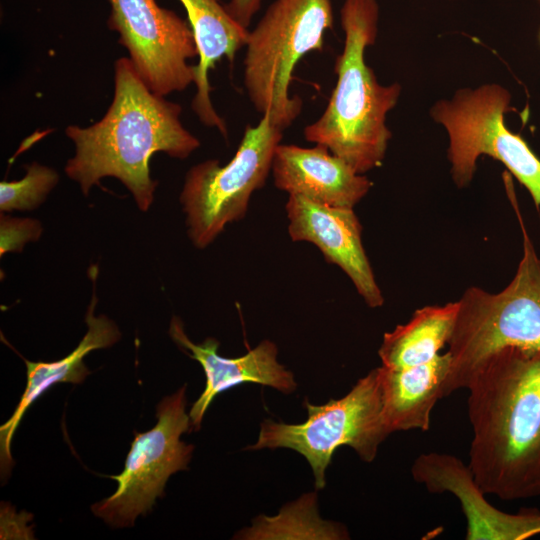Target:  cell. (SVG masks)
<instances>
[{"label": "cell", "mask_w": 540, "mask_h": 540, "mask_svg": "<svg viewBox=\"0 0 540 540\" xmlns=\"http://www.w3.org/2000/svg\"><path fill=\"white\" fill-rule=\"evenodd\" d=\"M378 18L376 0L344 1V48L334 65L337 82L324 112L303 131L308 142L327 147L358 174L382 164L391 138L386 115L401 91L398 83L381 85L365 63V49L377 37Z\"/></svg>", "instance_id": "cell-3"}, {"label": "cell", "mask_w": 540, "mask_h": 540, "mask_svg": "<svg viewBox=\"0 0 540 540\" xmlns=\"http://www.w3.org/2000/svg\"><path fill=\"white\" fill-rule=\"evenodd\" d=\"M41 232L42 227L37 220L12 218L1 214V256L8 251H22L24 244L38 240Z\"/></svg>", "instance_id": "cell-21"}, {"label": "cell", "mask_w": 540, "mask_h": 540, "mask_svg": "<svg viewBox=\"0 0 540 540\" xmlns=\"http://www.w3.org/2000/svg\"><path fill=\"white\" fill-rule=\"evenodd\" d=\"M523 234V256L512 281L492 294L469 287L460 300L448 342L451 363L443 395L466 388L475 368L505 347L540 350V259L514 203Z\"/></svg>", "instance_id": "cell-4"}, {"label": "cell", "mask_w": 540, "mask_h": 540, "mask_svg": "<svg viewBox=\"0 0 540 540\" xmlns=\"http://www.w3.org/2000/svg\"><path fill=\"white\" fill-rule=\"evenodd\" d=\"M182 107L152 92L129 57L114 66V95L104 116L88 127L69 125L66 136L75 145L65 174L88 195L104 177H114L131 192L140 210L147 211L157 181L150 176L153 154L164 152L186 159L200 141L182 124Z\"/></svg>", "instance_id": "cell-2"}, {"label": "cell", "mask_w": 540, "mask_h": 540, "mask_svg": "<svg viewBox=\"0 0 540 540\" xmlns=\"http://www.w3.org/2000/svg\"><path fill=\"white\" fill-rule=\"evenodd\" d=\"M261 3L262 0H229L225 8L236 22L248 29Z\"/></svg>", "instance_id": "cell-22"}, {"label": "cell", "mask_w": 540, "mask_h": 540, "mask_svg": "<svg viewBox=\"0 0 540 540\" xmlns=\"http://www.w3.org/2000/svg\"><path fill=\"white\" fill-rule=\"evenodd\" d=\"M333 24L331 0H275L249 31L244 87L256 111L281 130L302 110V99L289 94L295 67L306 54L323 50Z\"/></svg>", "instance_id": "cell-5"}, {"label": "cell", "mask_w": 540, "mask_h": 540, "mask_svg": "<svg viewBox=\"0 0 540 540\" xmlns=\"http://www.w3.org/2000/svg\"><path fill=\"white\" fill-rule=\"evenodd\" d=\"M169 334L172 340L198 361L206 376V387L189 412L192 431L200 429L203 417L214 398L243 383H257L272 387L282 393L295 391L294 374L278 361V348L270 340H263L255 348L238 358L218 355L219 342L207 338L200 344L193 343L186 335L180 318L174 316Z\"/></svg>", "instance_id": "cell-13"}, {"label": "cell", "mask_w": 540, "mask_h": 540, "mask_svg": "<svg viewBox=\"0 0 540 540\" xmlns=\"http://www.w3.org/2000/svg\"><path fill=\"white\" fill-rule=\"evenodd\" d=\"M271 172L277 189L330 207L353 208L373 185L318 144L306 148L280 143Z\"/></svg>", "instance_id": "cell-14"}, {"label": "cell", "mask_w": 540, "mask_h": 540, "mask_svg": "<svg viewBox=\"0 0 540 540\" xmlns=\"http://www.w3.org/2000/svg\"><path fill=\"white\" fill-rule=\"evenodd\" d=\"M292 241L314 244L328 263L341 268L358 294L371 308L381 307L384 297L363 248L362 226L353 208L322 205L288 195L285 204Z\"/></svg>", "instance_id": "cell-11"}, {"label": "cell", "mask_w": 540, "mask_h": 540, "mask_svg": "<svg viewBox=\"0 0 540 540\" xmlns=\"http://www.w3.org/2000/svg\"><path fill=\"white\" fill-rule=\"evenodd\" d=\"M458 310V301L417 309L406 324L383 335L378 350L382 365L404 368L433 360L448 344Z\"/></svg>", "instance_id": "cell-18"}, {"label": "cell", "mask_w": 540, "mask_h": 540, "mask_svg": "<svg viewBox=\"0 0 540 540\" xmlns=\"http://www.w3.org/2000/svg\"><path fill=\"white\" fill-rule=\"evenodd\" d=\"M306 421L287 424L266 419L257 442L246 449L288 448L305 457L312 468L315 487L326 485V469L334 452L351 447L365 462H372L380 444L391 434L384 416L378 368L371 370L342 398L323 405L305 401Z\"/></svg>", "instance_id": "cell-6"}, {"label": "cell", "mask_w": 540, "mask_h": 540, "mask_svg": "<svg viewBox=\"0 0 540 540\" xmlns=\"http://www.w3.org/2000/svg\"><path fill=\"white\" fill-rule=\"evenodd\" d=\"M25 169L26 174L22 179L0 182L1 212L37 208L59 181L54 169L38 162L26 165Z\"/></svg>", "instance_id": "cell-20"}, {"label": "cell", "mask_w": 540, "mask_h": 540, "mask_svg": "<svg viewBox=\"0 0 540 540\" xmlns=\"http://www.w3.org/2000/svg\"><path fill=\"white\" fill-rule=\"evenodd\" d=\"M89 276L93 280L94 291L85 316L88 330L78 346L66 357L53 362H32L24 359L27 367L25 390L12 416L0 427L2 475L8 474L12 468V438L30 405L57 383H82L91 373L84 364V357L92 350L112 346L121 337L117 325L111 319L104 315H94L97 302L95 294L96 266L90 268Z\"/></svg>", "instance_id": "cell-15"}, {"label": "cell", "mask_w": 540, "mask_h": 540, "mask_svg": "<svg viewBox=\"0 0 540 540\" xmlns=\"http://www.w3.org/2000/svg\"><path fill=\"white\" fill-rule=\"evenodd\" d=\"M179 1L186 10L198 52L192 109L203 125L217 128L226 138V123L210 98L208 72L224 57L231 62L234 60L236 53L245 47L249 30L236 22L219 0Z\"/></svg>", "instance_id": "cell-16"}, {"label": "cell", "mask_w": 540, "mask_h": 540, "mask_svg": "<svg viewBox=\"0 0 540 540\" xmlns=\"http://www.w3.org/2000/svg\"><path fill=\"white\" fill-rule=\"evenodd\" d=\"M411 474L429 492H448L458 499L467 522V540H524L540 534V511L499 510L487 501L468 465L456 456L420 454L412 464Z\"/></svg>", "instance_id": "cell-12"}, {"label": "cell", "mask_w": 540, "mask_h": 540, "mask_svg": "<svg viewBox=\"0 0 540 540\" xmlns=\"http://www.w3.org/2000/svg\"><path fill=\"white\" fill-rule=\"evenodd\" d=\"M247 125L239 147L225 165L210 159L186 174L180 194L187 234L198 249L206 248L226 225L246 216L252 194L262 188L272 169L283 130L268 115Z\"/></svg>", "instance_id": "cell-7"}, {"label": "cell", "mask_w": 540, "mask_h": 540, "mask_svg": "<svg viewBox=\"0 0 540 540\" xmlns=\"http://www.w3.org/2000/svg\"><path fill=\"white\" fill-rule=\"evenodd\" d=\"M510 99L497 84L462 89L451 100L438 101L431 116L448 132V159L458 187L472 180L477 158L486 154L502 162L540 207V159L520 135L506 128Z\"/></svg>", "instance_id": "cell-8"}, {"label": "cell", "mask_w": 540, "mask_h": 540, "mask_svg": "<svg viewBox=\"0 0 540 540\" xmlns=\"http://www.w3.org/2000/svg\"><path fill=\"white\" fill-rule=\"evenodd\" d=\"M241 539H348L340 523L324 521L317 508V495L305 494L297 501L283 506L274 517L265 515L254 519L252 526L239 533Z\"/></svg>", "instance_id": "cell-19"}, {"label": "cell", "mask_w": 540, "mask_h": 540, "mask_svg": "<svg viewBox=\"0 0 540 540\" xmlns=\"http://www.w3.org/2000/svg\"><path fill=\"white\" fill-rule=\"evenodd\" d=\"M451 363L447 352L433 360L404 368L378 367L384 416L390 433L428 431L431 412L442 398Z\"/></svg>", "instance_id": "cell-17"}, {"label": "cell", "mask_w": 540, "mask_h": 540, "mask_svg": "<svg viewBox=\"0 0 540 540\" xmlns=\"http://www.w3.org/2000/svg\"><path fill=\"white\" fill-rule=\"evenodd\" d=\"M108 26L119 34L129 59L143 82L157 95L167 96L194 83L198 56L190 25L156 0H109Z\"/></svg>", "instance_id": "cell-10"}, {"label": "cell", "mask_w": 540, "mask_h": 540, "mask_svg": "<svg viewBox=\"0 0 540 540\" xmlns=\"http://www.w3.org/2000/svg\"><path fill=\"white\" fill-rule=\"evenodd\" d=\"M468 467L482 492L540 497V350L505 347L473 371Z\"/></svg>", "instance_id": "cell-1"}, {"label": "cell", "mask_w": 540, "mask_h": 540, "mask_svg": "<svg viewBox=\"0 0 540 540\" xmlns=\"http://www.w3.org/2000/svg\"><path fill=\"white\" fill-rule=\"evenodd\" d=\"M186 384L161 400L157 423L149 431L136 433L124 469L110 475L118 484L115 493L93 504L92 512L113 527L132 526L139 515L150 512L158 497H163L168 478L188 469L194 450L180 440L192 431L186 413Z\"/></svg>", "instance_id": "cell-9"}]
</instances>
